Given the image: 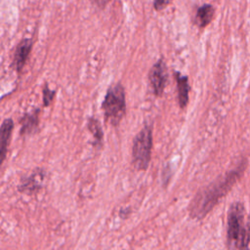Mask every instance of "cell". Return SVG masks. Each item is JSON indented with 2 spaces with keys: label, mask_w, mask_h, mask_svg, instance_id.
I'll use <instances>...</instances> for the list:
<instances>
[{
  "label": "cell",
  "mask_w": 250,
  "mask_h": 250,
  "mask_svg": "<svg viewBox=\"0 0 250 250\" xmlns=\"http://www.w3.org/2000/svg\"><path fill=\"white\" fill-rule=\"evenodd\" d=\"M45 178V172L42 169H36L29 176L24 177L21 180L19 190L21 192L33 193L37 192L41 187Z\"/></svg>",
  "instance_id": "7"
},
{
  "label": "cell",
  "mask_w": 250,
  "mask_h": 250,
  "mask_svg": "<svg viewBox=\"0 0 250 250\" xmlns=\"http://www.w3.org/2000/svg\"><path fill=\"white\" fill-rule=\"evenodd\" d=\"M106 122L112 126H117L126 112L125 91L120 83L110 86L102 104Z\"/></svg>",
  "instance_id": "3"
},
{
  "label": "cell",
  "mask_w": 250,
  "mask_h": 250,
  "mask_svg": "<svg viewBox=\"0 0 250 250\" xmlns=\"http://www.w3.org/2000/svg\"><path fill=\"white\" fill-rule=\"evenodd\" d=\"M56 92L53 90H50V88L48 87V85H45L43 88V104L45 106H48L51 102L53 101L54 97H55Z\"/></svg>",
  "instance_id": "13"
},
{
  "label": "cell",
  "mask_w": 250,
  "mask_h": 250,
  "mask_svg": "<svg viewBox=\"0 0 250 250\" xmlns=\"http://www.w3.org/2000/svg\"><path fill=\"white\" fill-rule=\"evenodd\" d=\"M170 0H153V7L156 11L163 10L168 4Z\"/></svg>",
  "instance_id": "14"
},
{
  "label": "cell",
  "mask_w": 250,
  "mask_h": 250,
  "mask_svg": "<svg viewBox=\"0 0 250 250\" xmlns=\"http://www.w3.org/2000/svg\"><path fill=\"white\" fill-rule=\"evenodd\" d=\"M244 221V207L240 202L231 204L228 215V244L237 250H248L250 235Z\"/></svg>",
  "instance_id": "2"
},
{
  "label": "cell",
  "mask_w": 250,
  "mask_h": 250,
  "mask_svg": "<svg viewBox=\"0 0 250 250\" xmlns=\"http://www.w3.org/2000/svg\"><path fill=\"white\" fill-rule=\"evenodd\" d=\"M14 128V122L11 118H6L2 121L1 124V149H0V154H1V164L6 158L11 136H12V131Z\"/></svg>",
  "instance_id": "10"
},
{
  "label": "cell",
  "mask_w": 250,
  "mask_h": 250,
  "mask_svg": "<svg viewBox=\"0 0 250 250\" xmlns=\"http://www.w3.org/2000/svg\"><path fill=\"white\" fill-rule=\"evenodd\" d=\"M176 82H177V90H178V103L181 108H185L188 103V95L190 86L188 83V77L183 75L179 71L174 72Z\"/></svg>",
  "instance_id": "8"
},
{
  "label": "cell",
  "mask_w": 250,
  "mask_h": 250,
  "mask_svg": "<svg viewBox=\"0 0 250 250\" xmlns=\"http://www.w3.org/2000/svg\"><path fill=\"white\" fill-rule=\"evenodd\" d=\"M148 80L153 94L156 97H160L163 94L168 81V69L163 59H159L152 65L148 72Z\"/></svg>",
  "instance_id": "5"
},
{
  "label": "cell",
  "mask_w": 250,
  "mask_h": 250,
  "mask_svg": "<svg viewBox=\"0 0 250 250\" xmlns=\"http://www.w3.org/2000/svg\"><path fill=\"white\" fill-rule=\"evenodd\" d=\"M87 127L89 131L91 132L93 138H94V145L96 146H101L103 144V139H104V133L100 124V121L97 118L91 117L88 119Z\"/></svg>",
  "instance_id": "12"
},
{
  "label": "cell",
  "mask_w": 250,
  "mask_h": 250,
  "mask_svg": "<svg viewBox=\"0 0 250 250\" xmlns=\"http://www.w3.org/2000/svg\"><path fill=\"white\" fill-rule=\"evenodd\" d=\"M246 229H247V231H248V233H249V235H250V215H249V217H248V220H247Z\"/></svg>",
  "instance_id": "16"
},
{
  "label": "cell",
  "mask_w": 250,
  "mask_h": 250,
  "mask_svg": "<svg viewBox=\"0 0 250 250\" xmlns=\"http://www.w3.org/2000/svg\"><path fill=\"white\" fill-rule=\"evenodd\" d=\"M39 109L36 108L31 112H25L21 118V135H29L34 133L39 124Z\"/></svg>",
  "instance_id": "9"
},
{
  "label": "cell",
  "mask_w": 250,
  "mask_h": 250,
  "mask_svg": "<svg viewBox=\"0 0 250 250\" xmlns=\"http://www.w3.org/2000/svg\"><path fill=\"white\" fill-rule=\"evenodd\" d=\"M215 9L211 4H203L198 7L195 15V23L198 27L207 26L214 18Z\"/></svg>",
  "instance_id": "11"
},
{
  "label": "cell",
  "mask_w": 250,
  "mask_h": 250,
  "mask_svg": "<svg viewBox=\"0 0 250 250\" xmlns=\"http://www.w3.org/2000/svg\"><path fill=\"white\" fill-rule=\"evenodd\" d=\"M152 130L149 125H146L134 138L132 147L133 164L137 170H146L151 156Z\"/></svg>",
  "instance_id": "4"
},
{
  "label": "cell",
  "mask_w": 250,
  "mask_h": 250,
  "mask_svg": "<svg viewBox=\"0 0 250 250\" xmlns=\"http://www.w3.org/2000/svg\"><path fill=\"white\" fill-rule=\"evenodd\" d=\"M32 49V40L30 38H23L16 47L13 57V66L17 72H21L24 67L26 61Z\"/></svg>",
  "instance_id": "6"
},
{
  "label": "cell",
  "mask_w": 250,
  "mask_h": 250,
  "mask_svg": "<svg viewBox=\"0 0 250 250\" xmlns=\"http://www.w3.org/2000/svg\"><path fill=\"white\" fill-rule=\"evenodd\" d=\"M91 2H93L95 5H97L99 8H104L108 1L110 0H90Z\"/></svg>",
  "instance_id": "15"
},
{
  "label": "cell",
  "mask_w": 250,
  "mask_h": 250,
  "mask_svg": "<svg viewBox=\"0 0 250 250\" xmlns=\"http://www.w3.org/2000/svg\"><path fill=\"white\" fill-rule=\"evenodd\" d=\"M243 170L244 166L241 165L236 169L229 172L224 177L218 179L215 183H212L203 190L199 191L190 204V216L195 219L204 218L206 214L220 200V198L223 197L238 180Z\"/></svg>",
  "instance_id": "1"
}]
</instances>
